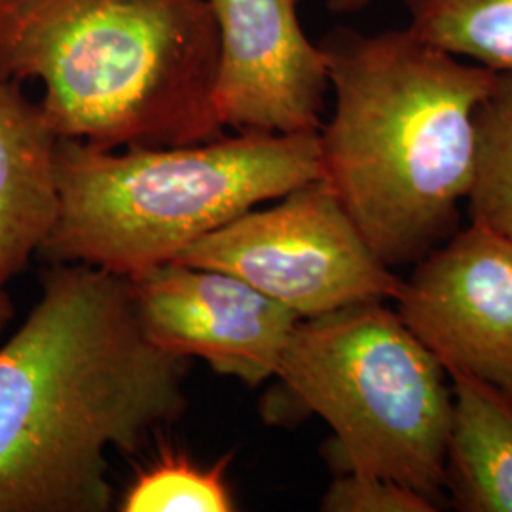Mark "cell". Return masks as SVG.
<instances>
[{"label":"cell","instance_id":"obj_1","mask_svg":"<svg viewBox=\"0 0 512 512\" xmlns=\"http://www.w3.org/2000/svg\"><path fill=\"white\" fill-rule=\"evenodd\" d=\"M188 359L156 348L128 277L48 264L42 294L0 348V512H105L109 452L183 418Z\"/></svg>","mask_w":512,"mask_h":512},{"label":"cell","instance_id":"obj_2","mask_svg":"<svg viewBox=\"0 0 512 512\" xmlns=\"http://www.w3.org/2000/svg\"><path fill=\"white\" fill-rule=\"evenodd\" d=\"M334 112L323 179L385 266L416 264L459 230L475 181L478 105L495 71L418 37L338 29L321 42Z\"/></svg>","mask_w":512,"mask_h":512},{"label":"cell","instance_id":"obj_3","mask_svg":"<svg viewBox=\"0 0 512 512\" xmlns=\"http://www.w3.org/2000/svg\"><path fill=\"white\" fill-rule=\"evenodd\" d=\"M209 0H0V74L40 80L59 139L101 148L217 139Z\"/></svg>","mask_w":512,"mask_h":512},{"label":"cell","instance_id":"obj_4","mask_svg":"<svg viewBox=\"0 0 512 512\" xmlns=\"http://www.w3.org/2000/svg\"><path fill=\"white\" fill-rule=\"evenodd\" d=\"M59 209L37 256L135 277L230 220L323 179L319 133L238 131L175 147L59 139Z\"/></svg>","mask_w":512,"mask_h":512},{"label":"cell","instance_id":"obj_5","mask_svg":"<svg viewBox=\"0 0 512 512\" xmlns=\"http://www.w3.org/2000/svg\"><path fill=\"white\" fill-rule=\"evenodd\" d=\"M275 378L296 406L329 423L340 473L384 476L439 507L454 393L397 310L370 300L300 319Z\"/></svg>","mask_w":512,"mask_h":512},{"label":"cell","instance_id":"obj_6","mask_svg":"<svg viewBox=\"0 0 512 512\" xmlns=\"http://www.w3.org/2000/svg\"><path fill=\"white\" fill-rule=\"evenodd\" d=\"M175 260L236 275L302 319L395 300L403 285L325 179L296 188L268 209L239 215Z\"/></svg>","mask_w":512,"mask_h":512},{"label":"cell","instance_id":"obj_7","mask_svg":"<svg viewBox=\"0 0 512 512\" xmlns=\"http://www.w3.org/2000/svg\"><path fill=\"white\" fill-rule=\"evenodd\" d=\"M393 300L444 370L512 395V241L471 224L414 264Z\"/></svg>","mask_w":512,"mask_h":512},{"label":"cell","instance_id":"obj_8","mask_svg":"<svg viewBox=\"0 0 512 512\" xmlns=\"http://www.w3.org/2000/svg\"><path fill=\"white\" fill-rule=\"evenodd\" d=\"M139 323L156 348L196 357L258 385L275 378L302 319L236 275L177 260L128 277Z\"/></svg>","mask_w":512,"mask_h":512},{"label":"cell","instance_id":"obj_9","mask_svg":"<svg viewBox=\"0 0 512 512\" xmlns=\"http://www.w3.org/2000/svg\"><path fill=\"white\" fill-rule=\"evenodd\" d=\"M209 4L219 33L213 105L222 128L319 133L329 63L300 25V0Z\"/></svg>","mask_w":512,"mask_h":512},{"label":"cell","instance_id":"obj_10","mask_svg":"<svg viewBox=\"0 0 512 512\" xmlns=\"http://www.w3.org/2000/svg\"><path fill=\"white\" fill-rule=\"evenodd\" d=\"M55 133L40 101L0 74V285L21 274L59 209Z\"/></svg>","mask_w":512,"mask_h":512},{"label":"cell","instance_id":"obj_11","mask_svg":"<svg viewBox=\"0 0 512 512\" xmlns=\"http://www.w3.org/2000/svg\"><path fill=\"white\" fill-rule=\"evenodd\" d=\"M454 416L444 494L463 512H512V395L448 370Z\"/></svg>","mask_w":512,"mask_h":512},{"label":"cell","instance_id":"obj_12","mask_svg":"<svg viewBox=\"0 0 512 512\" xmlns=\"http://www.w3.org/2000/svg\"><path fill=\"white\" fill-rule=\"evenodd\" d=\"M418 37L495 73H512V0H404Z\"/></svg>","mask_w":512,"mask_h":512},{"label":"cell","instance_id":"obj_13","mask_svg":"<svg viewBox=\"0 0 512 512\" xmlns=\"http://www.w3.org/2000/svg\"><path fill=\"white\" fill-rule=\"evenodd\" d=\"M475 181L471 220L512 241V73H495L475 116Z\"/></svg>","mask_w":512,"mask_h":512},{"label":"cell","instance_id":"obj_14","mask_svg":"<svg viewBox=\"0 0 512 512\" xmlns=\"http://www.w3.org/2000/svg\"><path fill=\"white\" fill-rule=\"evenodd\" d=\"M230 458L215 465L165 448L164 452L133 478L122 497L124 512H232L236 501L226 482Z\"/></svg>","mask_w":512,"mask_h":512},{"label":"cell","instance_id":"obj_15","mask_svg":"<svg viewBox=\"0 0 512 512\" xmlns=\"http://www.w3.org/2000/svg\"><path fill=\"white\" fill-rule=\"evenodd\" d=\"M325 512H435L425 495L384 476L340 473L321 499Z\"/></svg>","mask_w":512,"mask_h":512},{"label":"cell","instance_id":"obj_16","mask_svg":"<svg viewBox=\"0 0 512 512\" xmlns=\"http://www.w3.org/2000/svg\"><path fill=\"white\" fill-rule=\"evenodd\" d=\"M14 313H16L14 302H12L10 294L6 291V287L0 285V334L12 323Z\"/></svg>","mask_w":512,"mask_h":512},{"label":"cell","instance_id":"obj_17","mask_svg":"<svg viewBox=\"0 0 512 512\" xmlns=\"http://www.w3.org/2000/svg\"><path fill=\"white\" fill-rule=\"evenodd\" d=\"M370 2H374V0H327V6H329L330 12L351 14V12L363 10Z\"/></svg>","mask_w":512,"mask_h":512}]
</instances>
